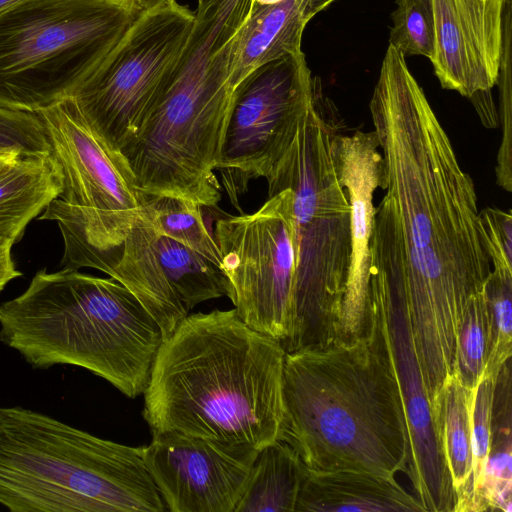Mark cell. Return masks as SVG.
I'll list each match as a JSON object with an SVG mask.
<instances>
[{
  "instance_id": "obj_1",
  "label": "cell",
  "mask_w": 512,
  "mask_h": 512,
  "mask_svg": "<svg viewBox=\"0 0 512 512\" xmlns=\"http://www.w3.org/2000/svg\"><path fill=\"white\" fill-rule=\"evenodd\" d=\"M369 108L385 190L372 222L369 287L404 295L433 403L454 372L466 310L491 274L477 194L403 58L382 63Z\"/></svg>"
},
{
  "instance_id": "obj_2",
  "label": "cell",
  "mask_w": 512,
  "mask_h": 512,
  "mask_svg": "<svg viewBox=\"0 0 512 512\" xmlns=\"http://www.w3.org/2000/svg\"><path fill=\"white\" fill-rule=\"evenodd\" d=\"M285 355L280 341L248 326L235 308L189 314L158 350L143 418L152 435L260 450L279 438Z\"/></svg>"
},
{
  "instance_id": "obj_3",
  "label": "cell",
  "mask_w": 512,
  "mask_h": 512,
  "mask_svg": "<svg viewBox=\"0 0 512 512\" xmlns=\"http://www.w3.org/2000/svg\"><path fill=\"white\" fill-rule=\"evenodd\" d=\"M279 438L308 469L406 474L408 437L395 374L375 325L328 346L286 353Z\"/></svg>"
},
{
  "instance_id": "obj_4",
  "label": "cell",
  "mask_w": 512,
  "mask_h": 512,
  "mask_svg": "<svg viewBox=\"0 0 512 512\" xmlns=\"http://www.w3.org/2000/svg\"><path fill=\"white\" fill-rule=\"evenodd\" d=\"M163 340L158 322L112 277L42 269L0 305V341L33 368L78 366L129 398L144 393Z\"/></svg>"
},
{
  "instance_id": "obj_5",
  "label": "cell",
  "mask_w": 512,
  "mask_h": 512,
  "mask_svg": "<svg viewBox=\"0 0 512 512\" xmlns=\"http://www.w3.org/2000/svg\"><path fill=\"white\" fill-rule=\"evenodd\" d=\"M345 128L315 78L311 99L286 129L264 176L268 197L293 195L296 274L286 353L341 339V311L350 264V205L336 174L333 139Z\"/></svg>"
},
{
  "instance_id": "obj_6",
  "label": "cell",
  "mask_w": 512,
  "mask_h": 512,
  "mask_svg": "<svg viewBox=\"0 0 512 512\" xmlns=\"http://www.w3.org/2000/svg\"><path fill=\"white\" fill-rule=\"evenodd\" d=\"M0 504L12 512H164L143 447L0 406Z\"/></svg>"
},
{
  "instance_id": "obj_7",
  "label": "cell",
  "mask_w": 512,
  "mask_h": 512,
  "mask_svg": "<svg viewBox=\"0 0 512 512\" xmlns=\"http://www.w3.org/2000/svg\"><path fill=\"white\" fill-rule=\"evenodd\" d=\"M236 94L227 53L209 39L189 40L137 133L121 150L138 190L215 207L214 171Z\"/></svg>"
},
{
  "instance_id": "obj_8",
  "label": "cell",
  "mask_w": 512,
  "mask_h": 512,
  "mask_svg": "<svg viewBox=\"0 0 512 512\" xmlns=\"http://www.w3.org/2000/svg\"><path fill=\"white\" fill-rule=\"evenodd\" d=\"M141 12L129 0H32L0 14V106L37 113L70 98Z\"/></svg>"
},
{
  "instance_id": "obj_9",
  "label": "cell",
  "mask_w": 512,
  "mask_h": 512,
  "mask_svg": "<svg viewBox=\"0 0 512 512\" xmlns=\"http://www.w3.org/2000/svg\"><path fill=\"white\" fill-rule=\"evenodd\" d=\"M60 167L62 191L39 216L64 241L62 268L108 275L143 205L127 160L86 122L71 98L37 112Z\"/></svg>"
},
{
  "instance_id": "obj_10",
  "label": "cell",
  "mask_w": 512,
  "mask_h": 512,
  "mask_svg": "<svg viewBox=\"0 0 512 512\" xmlns=\"http://www.w3.org/2000/svg\"><path fill=\"white\" fill-rule=\"evenodd\" d=\"M194 13L177 0L142 11L71 95L94 131L120 151L161 94L190 33Z\"/></svg>"
},
{
  "instance_id": "obj_11",
  "label": "cell",
  "mask_w": 512,
  "mask_h": 512,
  "mask_svg": "<svg viewBox=\"0 0 512 512\" xmlns=\"http://www.w3.org/2000/svg\"><path fill=\"white\" fill-rule=\"evenodd\" d=\"M213 234L236 312L248 326L282 343L289 332L296 274L291 190L268 197L251 214L217 218Z\"/></svg>"
},
{
  "instance_id": "obj_12",
  "label": "cell",
  "mask_w": 512,
  "mask_h": 512,
  "mask_svg": "<svg viewBox=\"0 0 512 512\" xmlns=\"http://www.w3.org/2000/svg\"><path fill=\"white\" fill-rule=\"evenodd\" d=\"M314 83L302 51L259 66L238 84L217 165L233 201L250 180L264 178Z\"/></svg>"
},
{
  "instance_id": "obj_13",
  "label": "cell",
  "mask_w": 512,
  "mask_h": 512,
  "mask_svg": "<svg viewBox=\"0 0 512 512\" xmlns=\"http://www.w3.org/2000/svg\"><path fill=\"white\" fill-rule=\"evenodd\" d=\"M377 328L399 388L408 437L406 476L425 512H453L454 492L403 294L368 290L367 319Z\"/></svg>"
},
{
  "instance_id": "obj_14",
  "label": "cell",
  "mask_w": 512,
  "mask_h": 512,
  "mask_svg": "<svg viewBox=\"0 0 512 512\" xmlns=\"http://www.w3.org/2000/svg\"><path fill=\"white\" fill-rule=\"evenodd\" d=\"M108 276L133 293L158 322L164 339L199 303L232 296L219 266L160 234L142 207Z\"/></svg>"
},
{
  "instance_id": "obj_15",
  "label": "cell",
  "mask_w": 512,
  "mask_h": 512,
  "mask_svg": "<svg viewBox=\"0 0 512 512\" xmlns=\"http://www.w3.org/2000/svg\"><path fill=\"white\" fill-rule=\"evenodd\" d=\"M152 436L143 458L167 511L235 512L258 449L174 432Z\"/></svg>"
},
{
  "instance_id": "obj_16",
  "label": "cell",
  "mask_w": 512,
  "mask_h": 512,
  "mask_svg": "<svg viewBox=\"0 0 512 512\" xmlns=\"http://www.w3.org/2000/svg\"><path fill=\"white\" fill-rule=\"evenodd\" d=\"M504 0H432L435 43L430 61L442 88L471 98L497 84Z\"/></svg>"
},
{
  "instance_id": "obj_17",
  "label": "cell",
  "mask_w": 512,
  "mask_h": 512,
  "mask_svg": "<svg viewBox=\"0 0 512 512\" xmlns=\"http://www.w3.org/2000/svg\"><path fill=\"white\" fill-rule=\"evenodd\" d=\"M375 133H341L332 141L334 165L350 205V264L341 311V339L364 333L370 271L373 196L384 184V163Z\"/></svg>"
},
{
  "instance_id": "obj_18",
  "label": "cell",
  "mask_w": 512,
  "mask_h": 512,
  "mask_svg": "<svg viewBox=\"0 0 512 512\" xmlns=\"http://www.w3.org/2000/svg\"><path fill=\"white\" fill-rule=\"evenodd\" d=\"M295 511L425 512L417 498L395 479L366 471L306 468Z\"/></svg>"
},
{
  "instance_id": "obj_19",
  "label": "cell",
  "mask_w": 512,
  "mask_h": 512,
  "mask_svg": "<svg viewBox=\"0 0 512 512\" xmlns=\"http://www.w3.org/2000/svg\"><path fill=\"white\" fill-rule=\"evenodd\" d=\"M308 22L296 0L272 4L252 0L249 14L233 39L231 84L237 87L259 66L302 52Z\"/></svg>"
},
{
  "instance_id": "obj_20",
  "label": "cell",
  "mask_w": 512,
  "mask_h": 512,
  "mask_svg": "<svg viewBox=\"0 0 512 512\" xmlns=\"http://www.w3.org/2000/svg\"><path fill=\"white\" fill-rule=\"evenodd\" d=\"M491 274L486 284L492 337L485 372L498 376L512 353V217L511 212L488 207L480 211Z\"/></svg>"
},
{
  "instance_id": "obj_21",
  "label": "cell",
  "mask_w": 512,
  "mask_h": 512,
  "mask_svg": "<svg viewBox=\"0 0 512 512\" xmlns=\"http://www.w3.org/2000/svg\"><path fill=\"white\" fill-rule=\"evenodd\" d=\"M61 191L60 167L51 154L22 156L0 172V239L18 242Z\"/></svg>"
},
{
  "instance_id": "obj_22",
  "label": "cell",
  "mask_w": 512,
  "mask_h": 512,
  "mask_svg": "<svg viewBox=\"0 0 512 512\" xmlns=\"http://www.w3.org/2000/svg\"><path fill=\"white\" fill-rule=\"evenodd\" d=\"M473 389L454 371L445 380L433 407L441 448L450 473L455 504L464 512L471 474V408Z\"/></svg>"
},
{
  "instance_id": "obj_23",
  "label": "cell",
  "mask_w": 512,
  "mask_h": 512,
  "mask_svg": "<svg viewBox=\"0 0 512 512\" xmlns=\"http://www.w3.org/2000/svg\"><path fill=\"white\" fill-rule=\"evenodd\" d=\"M296 451L277 439L259 450L235 512H292L306 473Z\"/></svg>"
},
{
  "instance_id": "obj_24",
  "label": "cell",
  "mask_w": 512,
  "mask_h": 512,
  "mask_svg": "<svg viewBox=\"0 0 512 512\" xmlns=\"http://www.w3.org/2000/svg\"><path fill=\"white\" fill-rule=\"evenodd\" d=\"M142 208L155 229L221 268L220 253L213 230L207 226L203 206L169 196H146Z\"/></svg>"
},
{
  "instance_id": "obj_25",
  "label": "cell",
  "mask_w": 512,
  "mask_h": 512,
  "mask_svg": "<svg viewBox=\"0 0 512 512\" xmlns=\"http://www.w3.org/2000/svg\"><path fill=\"white\" fill-rule=\"evenodd\" d=\"M511 407V401L508 399H501L493 404L491 448L481 493L485 511L511 512Z\"/></svg>"
},
{
  "instance_id": "obj_26",
  "label": "cell",
  "mask_w": 512,
  "mask_h": 512,
  "mask_svg": "<svg viewBox=\"0 0 512 512\" xmlns=\"http://www.w3.org/2000/svg\"><path fill=\"white\" fill-rule=\"evenodd\" d=\"M491 337V312L485 292L469 304L456 340L454 371L469 389L476 387L485 370Z\"/></svg>"
},
{
  "instance_id": "obj_27",
  "label": "cell",
  "mask_w": 512,
  "mask_h": 512,
  "mask_svg": "<svg viewBox=\"0 0 512 512\" xmlns=\"http://www.w3.org/2000/svg\"><path fill=\"white\" fill-rule=\"evenodd\" d=\"M496 378L483 372L473 389L471 408V474L464 512H485L482 485L491 448V423Z\"/></svg>"
},
{
  "instance_id": "obj_28",
  "label": "cell",
  "mask_w": 512,
  "mask_h": 512,
  "mask_svg": "<svg viewBox=\"0 0 512 512\" xmlns=\"http://www.w3.org/2000/svg\"><path fill=\"white\" fill-rule=\"evenodd\" d=\"M393 11L389 45L405 57L420 55L431 58L435 27L432 0H397Z\"/></svg>"
},
{
  "instance_id": "obj_29",
  "label": "cell",
  "mask_w": 512,
  "mask_h": 512,
  "mask_svg": "<svg viewBox=\"0 0 512 512\" xmlns=\"http://www.w3.org/2000/svg\"><path fill=\"white\" fill-rule=\"evenodd\" d=\"M0 152L21 156L50 154L40 116L0 106Z\"/></svg>"
},
{
  "instance_id": "obj_30",
  "label": "cell",
  "mask_w": 512,
  "mask_h": 512,
  "mask_svg": "<svg viewBox=\"0 0 512 512\" xmlns=\"http://www.w3.org/2000/svg\"><path fill=\"white\" fill-rule=\"evenodd\" d=\"M13 242L0 239V293L13 279L22 276L11 257Z\"/></svg>"
},
{
  "instance_id": "obj_31",
  "label": "cell",
  "mask_w": 512,
  "mask_h": 512,
  "mask_svg": "<svg viewBox=\"0 0 512 512\" xmlns=\"http://www.w3.org/2000/svg\"><path fill=\"white\" fill-rule=\"evenodd\" d=\"M470 99L473 102L483 125L488 128L497 127L499 121L490 91L479 92Z\"/></svg>"
},
{
  "instance_id": "obj_32",
  "label": "cell",
  "mask_w": 512,
  "mask_h": 512,
  "mask_svg": "<svg viewBox=\"0 0 512 512\" xmlns=\"http://www.w3.org/2000/svg\"><path fill=\"white\" fill-rule=\"evenodd\" d=\"M334 0H296L304 16L310 21L317 13L328 7Z\"/></svg>"
},
{
  "instance_id": "obj_33",
  "label": "cell",
  "mask_w": 512,
  "mask_h": 512,
  "mask_svg": "<svg viewBox=\"0 0 512 512\" xmlns=\"http://www.w3.org/2000/svg\"><path fill=\"white\" fill-rule=\"evenodd\" d=\"M20 157H22V156L18 155V154L1 153L0 152V172L5 170L11 164H13L15 161H17Z\"/></svg>"
},
{
  "instance_id": "obj_34",
  "label": "cell",
  "mask_w": 512,
  "mask_h": 512,
  "mask_svg": "<svg viewBox=\"0 0 512 512\" xmlns=\"http://www.w3.org/2000/svg\"><path fill=\"white\" fill-rule=\"evenodd\" d=\"M32 0H0V14Z\"/></svg>"
},
{
  "instance_id": "obj_35",
  "label": "cell",
  "mask_w": 512,
  "mask_h": 512,
  "mask_svg": "<svg viewBox=\"0 0 512 512\" xmlns=\"http://www.w3.org/2000/svg\"><path fill=\"white\" fill-rule=\"evenodd\" d=\"M132 2L135 6H137L141 11H144L146 9H149L162 0H129Z\"/></svg>"
},
{
  "instance_id": "obj_36",
  "label": "cell",
  "mask_w": 512,
  "mask_h": 512,
  "mask_svg": "<svg viewBox=\"0 0 512 512\" xmlns=\"http://www.w3.org/2000/svg\"><path fill=\"white\" fill-rule=\"evenodd\" d=\"M254 1L262 3V4H272V3L279 2L281 0H254Z\"/></svg>"
},
{
  "instance_id": "obj_37",
  "label": "cell",
  "mask_w": 512,
  "mask_h": 512,
  "mask_svg": "<svg viewBox=\"0 0 512 512\" xmlns=\"http://www.w3.org/2000/svg\"><path fill=\"white\" fill-rule=\"evenodd\" d=\"M504 1H505V2H509V1H511V0H504Z\"/></svg>"
}]
</instances>
